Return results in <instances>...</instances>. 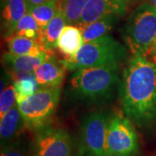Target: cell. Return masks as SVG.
Here are the masks:
<instances>
[{
	"instance_id": "obj_7",
	"label": "cell",
	"mask_w": 156,
	"mask_h": 156,
	"mask_svg": "<svg viewBox=\"0 0 156 156\" xmlns=\"http://www.w3.org/2000/svg\"><path fill=\"white\" fill-rule=\"evenodd\" d=\"M108 156H136L140 152L138 133L125 115H110L107 132Z\"/></svg>"
},
{
	"instance_id": "obj_23",
	"label": "cell",
	"mask_w": 156,
	"mask_h": 156,
	"mask_svg": "<svg viewBox=\"0 0 156 156\" xmlns=\"http://www.w3.org/2000/svg\"><path fill=\"white\" fill-rule=\"evenodd\" d=\"M17 102L14 83H9L1 89L0 97V118L4 116Z\"/></svg>"
},
{
	"instance_id": "obj_26",
	"label": "cell",
	"mask_w": 156,
	"mask_h": 156,
	"mask_svg": "<svg viewBox=\"0 0 156 156\" xmlns=\"http://www.w3.org/2000/svg\"><path fill=\"white\" fill-rule=\"evenodd\" d=\"M148 4H150L156 9V0H148Z\"/></svg>"
},
{
	"instance_id": "obj_17",
	"label": "cell",
	"mask_w": 156,
	"mask_h": 156,
	"mask_svg": "<svg viewBox=\"0 0 156 156\" xmlns=\"http://www.w3.org/2000/svg\"><path fill=\"white\" fill-rule=\"evenodd\" d=\"M119 17L117 15H108L87 25L82 30L84 44L107 36L115 25Z\"/></svg>"
},
{
	"instance_id": "obj_9",
	"label": "cell",
	"mask_w": 156,
	"mask_h": 156,
	"mask_svg": "<svg viewBox=\"0 0 156 156\" xmlns=\"http://www.w3.org/2000/svg\"><path fill=\"white\" fill-rule=\"evenodd\" d=\"M127 11L116 0H89L76 26L81 30L89 23L108 15L122 16Z\"/></svg>"
},
{
	"instance_id": "obj_4",
	"label": "cell",
	"mask_w": 156,
	"mask_h": 156,
	"mask_svg": "<svg viewBox=\"0 0 156 156\" xmlns=\"http://www.w3.org/2000/svg\"><path fill=\"white\" fill-rule=\"evenodd\" d=\"M156 37V9L148 3L140 5L122 29V38L132 56H144Z\"/></svg>"
},
{
	"instance_id": "obj_25",
	"label": "cell",
	"mask_w": 156,
	"mask_h": 156,
	"mask_svg": "<svg viewBox=\"0 0 156 156\" xmlns=\"http://www.w3.org/2000/svg\"><path fill=\"white\" fill-rule=\"evenodd\" d=\"M49 0H26L27 3V7H28V11L31 10L32 8L36 7V6L40 5L42 4H44Z\"/></svg>"
},
{
	"instance_id": "obj_21",
	"label": "cell",
	"mask_w": 156,
	"mask_h": 156,
	"mask_svg": "<svg viewBox=\"0 0 156 156\" xmlns=\"http://www.w3.org/2000/svg\"><path fill=\"white\" fill-rule=\"evenodd\" d=\"M40 33L41 30L39 28L37 21L30 12H27L17 23V28L13 35L34 39L39 42Z\"/></svg>"
},
{
	"instance_id": "obj_5",
	"label": "cell",
	"mask_w": 156,
	"mask_h": 156,
	"mask_svg": "<svg viewBox=\"0 0 156 156\" xmlns=\"http://www.w3.org/2000/svg\"><path fill=\"white\" fill-rule=\"evenodd\" d=\"M82 144H78L68 131L51 124L35 132L30 145V156H83Z\"/></svg>"
},
{
	"instance_id": "obj_13",
	"label": "cell",
	"mask_w": 156,
	"mask_h": 156,
	"mask_svg": "<svg viewBox=\"0 0 156 156\" xmlns=\"http://www.w3.org/2000/svg\"><path fill=\"white\" fill-rule=\"evenodd\" d=\"M25 128L24 121L19 110L18 103H16L4 116L0 122V141L1 146L13 141L21 135Z\"/></svg>"
},
{
	"instance_id": "obj_10",
	"label": "cell",
	"mask_w": 156,
	"mask_h": 156,
	"mask_svg": "<svg viewBox=\"0 0 156 156\" xmlns=\"http://www.w3.org/2000/svg\"><path fill=\"white\" fill-rule=\"evenodd\" d=\"M66 70L61 60L51 55L34 71L38 89L61 87Z\"/></svg>"
},
{
	"instance_id": "obj_12",
	"label": "cell",
	"mask_w": 156,
	"mask_h": 156,
	"mask_svg": "<svg viewBox=\"0 0 156 156\" xmlns=\"http://www.w3.org/2000/svg\"><path fill=\"white\" fill-rule=\"evenodd\" d=\"M27 12L26 0H5L1 23L2 32L5 38L14 34L17 23Z\"/></svg>"
},
{
	"instance_id": "obj_1",
	"label": "cell",
	"mask_w": 156,
	"mask_h": 156,
	"mask_svg": "<svg viewBox=\"0 0 156 156\" xmlns=\"http://www.w3.org/2000/svg\"><path fill=\"white\" fill-rule=\"evenodd\" d=\"M124 115L143 130L156 128V63L132 56L122 72L120 89Z\"/></svg>"
},
{
	"instance_id": "obj_2",
	"label": "cell",
	"mask_w": 156,
	"mask_h": 156,
	"mask_svg": "<svg viewBox=\"0 0 156 156\" xmlns=\"http://www.w3.org/2000/svg\"><path fill=\"white\" fill-rule=\"evenodd\" d=\"M119 69L97 67L74 71L69 79V94L73 99L87 104L111 102L120 95L122 79Z\"/></svg>"
},
{
	"instance_id": "obj_19",
	"label": "cell",
	"mask_w": 156,
	"mask_h": 156,
	"mask_svg": "<svg viewBox=\"0 0 156 156\" xmlns=\"http://www.w3.org/2000/svg\"><path fill=\"white\" fill-rule=\"evenodd\" d=\"M89 0H58L68 24L76 25Z\"/></svg>"
},
{
	"instance_id": "obj_6",
	"label": "cell",
	"mask_w": 156,
	"mask_h": 156,
	"mask_svg": "<svg viewBox=\"0 0 156 156\" xmlns=\"http://www.w3.org/2000/svg\"><path fill=\"white\" fill-rule=\"evenodd\" d=\"M61 95V87L38 89L18 104L25 128L36 132L50 125Z\"/></svg>"
},
{
	"instance_id": "obj_22",
	"label": "cell",
	"mask_w": 156,
	"mask_h": 156,
	"mask_svg": "<svg viewBox=\"0 0 156 156\" xmlns=\"http://www.w3.org/2000/svg\"><path fill=\"white\" fill-rule=\"evenodd\" d=\"M27 151L26 140L22 134L13 141L1 146V156H26Z\"/></svg>"
},
{
	"instance_id": "obj_18",
	"label": "cell",
	"mask_w": 156,
	"mask_h": 156,
	"mask_svg": "<svg viewBox=\"0 0 156 156\" xmlns=\"http://www.w3.org/2000/svg\"><path fill=\"white\" fill-rule=\"evenodd\" d=\"M57 1L58 0H49L28 11L33 16L41 30H43L55 17L57 10Z\"/></svg>"
},
{
	"instance_id": "obj_20",
	"label": "cell",
	"mask_w": 156,
	"mask_h": 156,
	"mask_svg": "<svg viewBox=\"0 0 156 156\" xmlns=\"http://www.w3.org/2000/svg\"><path fill=\"white\" fill-rule=\"evenodd\" d=\"M13 83L16 91L17 102L18 104L33 95L38 89V85L34 74L17 77Z\"/></svg>"
},
{
	"instance_id": "obj_8",
	"label": "cell",
	"mask_w": 156,
	"mask_h": 156,
	"mask_svg": "<svg viewBox=\"0 0 156 156\" xmlns=\"http://www.w3.org/2000/svg\"><path fill=\"white\" fill-rule=\"evenodd\" d=\"M110 114L104 110L89 113L81 124V144L86 156H108L107 132Z\"/></svg>"
},
{
	"instance_id": "obj_16",
	"label": "cell",
	"mask_w": 156,
	"mask_h": 156,
	"mask_svg": "<svg viewBox=\"0 0 156 156\" xmlns=\"http://www.w3.org/2000/svg\"><path fill=\"white\" fill-rule=\"evenodd\" d=\"M9 52L17 56H38L49 50L34 39L12 35L6 39Z\"/></svg>"
},
{
	"instance_id": "obj_15",
	"label": "cell",
	"mask_w": 156,
	"mask_h": 156,
	"mask_svg": "<svg viewBox=\"0 0 156 156\" xmlns=\"http://www.w3.org/2000/svg\"><path fill=\"white\" fill-rule=\"evenodd\" d=\"M83 44V31L76 25L67 24L57 40L56 48L62 54L70 57L80 50Z\"/></svg>"
},
{
	"instance_id": "obj_14",
	"label": "cell",
	"mask_w": 156,
	"mask_h": 156,
	"mask_svg": "<svg viewBox=\"0 0 156 156\" xmlns=\"http://www.w3.org/2000/svg\"><path fill=\"white\" fill-rule=\"evenodd\" d=\"M67 21L65 19L63 11L57 1V10L55 17L52 18L48 25L43 30H41L39 37V43L47 50H51L56 48L57 40L63 28L67 25Z\"/></svg>"
},
{
	"instance_id": "obj_3",
	"label": "cell",
	"mask_w": 156,
	"mask_h": 156,
	"mask_svg": "<svg viewBox=\"0 0 156 156\" xmlns=\"http://www.w3.org/2000/svg\"><path fill=\"white\" fill-rule=\"evenodd\" d=\"M127 57L124 46L107 35L85 43L74 56L61 60L67 70L97 67L120 68Z\"/></svg>"
},
{
	"instance_id": "obj_24",
	"label": "cell",
	"mask_w": 156,
	"mask_h": 156,
	"mask_svg": "<svg viewBox=\"0 0 156 156\" xmlns=\"http://www.w3.org/2000/svg\"><path fill=\"white\" fill-rule=\"evenodd\" d=\"M144 56L149 60L153 62L154 63H156V37L152 42V44L149 46L148 50H147L146 54Z\"/></svg>"
},
{
	"instance_id": "obj_11",
	"label": "cell",
	"mask_w": 156,
	"mask_h": 156,
	"mask_svg": "<svg viewBox=\"0 0 156 156\" xmlns=\"http://www.w3.org/2000/svg\"><path fill=\"white\" fill-rule=\"evenodd\" d=\"M51 55H53L51 54V50L46 51L38 56H17L8 52L3 56L2 61L5 66L16 75L17 77H20L25 75L34 74L35 69Z\"/></svg>"
}]
</instances>
